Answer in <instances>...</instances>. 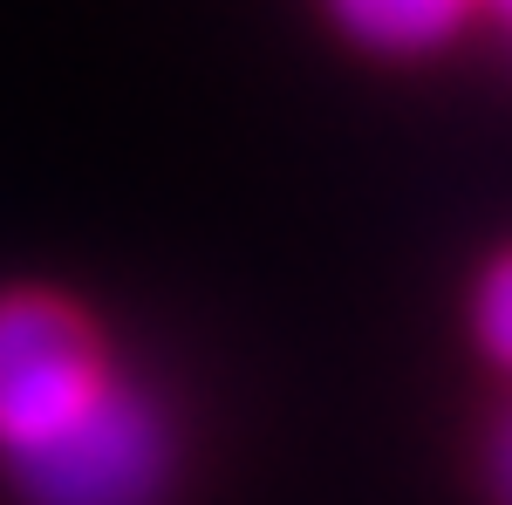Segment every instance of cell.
<instances>
[{
    "label": "cell",
    "instance_id": "6da1fadb",
    "mask_svg": "<svg viewBox=\"0 0 512 505\" xmlns=\"http://www.w3.org/2000/svg\"><path fill=\"white\" fill-rule=\"evenodd\" d=\"M0 478L14 505H164L178 430L62 287H0Z\"/></svg>",
    "mask_w": 512,
    "mask_h": 505
},
{
    "label": "cell",
    "instance_id": "7a4b0ae2",
    "mask_svg": "<svg viewBox=\"0 0 512 505\" xmlns=\"http://www.w3.org/2000/svg\"><path fill=\"white\" fill-rule=\"evenodd\" d=\"M328 28L376 62H431L478 28V0H321Z\"/></svg>",
    "mask_w": 512,
    "mask_h": 505
},
{
    "label": "cell",
    "instance_id": "3957f363",
    "mask_svg": "<svg viewBox=\"0 0 512 505\" xmlns=\"http://www.w3.org/2000/svg\"><path fill=\"white\" fill-rule=\"evenodd\" d=\"M465 335L485 355L492 376H506L512 389V246H499L465 287Z\"/></svg>",
    "mask_w": 512,
    "mask_h": 505
},
{
    "label": "cell",
    "instance_id": "277c9868",
    "mask_svg": "<svg viewBox=\"0 0 512 505\" xmlns=\"http://www.w3.org/2000/svg\"><path fill=\"white\" fill-rule=\"evenodd\" d=\"M478 485L492 505H512V389H506V410L485 424V444H478Z\"/></svg>",
    "mask_w": 512,
    "mask_h": 505
},
{
    "label": "cell",
    "instance_id": "5b68a950",
    "mask_svg": "<svg viewBox=\"0 0 512 505\" xmlns=\"http://www.w3.org/2000/svg\"><path fill=\"white\" fill-rule=\"evenodd\" d=\"M478 21H492V28L506 35V48H512V0H478Z\"/></svg>",
    "mask_w": 512,
    "mask_h": 505
}]
</instances>
